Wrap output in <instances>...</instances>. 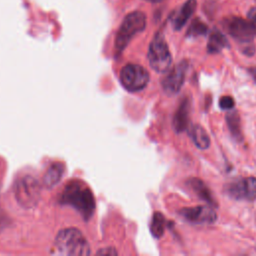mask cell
Listing matches in <instances>:
<instances>
[{
    "mask_svg": "<svg viewBox=\"0 0 256 256\" xmlns=\"http://www.w3.org/2000/svg\"><path fill=\"white\" fill-rule=\"evenodd\" d=\"M60 203L76 209L83 219L88 220L95 211V198L90 188L80 180L70 181L63 189Z\"/></svg>",
    "mask_w": 256,
    "mask_h": 256,
    "instance_id": "obj_1",
    "label": "cell"
},
{
    "mask_svg": "<svg viewBox=\"0 0 256 256\" xmlns=\"http://www.w3.org/2000/svg\"><path fill=\"white\" fill-rule=\"evenodd\" d=\"M55 247L62 255H89L90 245L82 232L76 228H65L55 238Z\"/></svg>",
    "mask_w": 256,
    "mask_h": 256,
    "instance_id": "obj_2",
    "label": "cell"
},
{
    "mask_svg": "<svg viewBox=\"0 0 256 256\" xmlns=\"http://www.w3.org/2000/svg\"><path fill=\"white\" fill-rule=\"evenodd\" d=\"M146 27V16L140 11L129 13L122 21L115 37V50L119 54L129 44L131 39Z\"/></svg>",
    "mask_w": 256,
    "mask_h": 256,
    "instance_id": "obj_3",
    "label": "cell"
},
{
    "mask_svg": "<svg viewBox=\"0 0 256 256\" xmlns=\"http://www.w3.org/2000/svg\"><path fill=\"white\" fill-rule=\"evenodd\" d=\"M148 61L151 68L158 73L167 72L171 66L172 57L168 45L160 33L155 35L149 45Z\"/></svg>",
    "mask_w": 256,
    "mask_h": 256,
    "instance_id": "obj_4",
    "label": "cell"
},
{
    "mask_svg": "<svg viewBox=\"0 0 256 256\" xmlns=\"http://www.w3.org/2000/svg\"><path fill=\"white\" fill-rule=\"evenodd\" d=\"M148 71L137 64H127L120 72V81L123 87L130 92H137L144 89L149 82Z\"/></svg>",
    "mask_w": 256,
    "mask_h": 256,
    "instance_id": "obj_5",
    "label": "cell"
},
{
    "mask_svg": "<svg viewBox=\"0 0 256 256\" xmlns=\"http://www.w3.org/2000/svg\"><path fill=\"white\" fill-rule=\"evenodd\" d=\"M15 196L19 204L24 207L36 205L40 197V185L38 181L31 176L22 177L15 185Z\"/></svg>",
    "mask_w": 256,
    "mask_h": 256,
    "instance_id": "obj_6",
    "label": "cell"
},
{
    "mask_svg": "<svg viewBox=\"0 0 256 256\" xmlns=\"http://www.w3.org/2000/svg\"><path fill=\"white\" fill-rule=\"evenodd\" d=\"M224 191L230 198L253 201L256 199V178L245 177L233 180L226 184Z\"/></svg>",
    "mask_w": 256,
    "mask_h": 256,
    "instance_id": "obj_7",
    "label": "cell"
},
{
    "mask_svg": "<svg viewBox=\"0 0 256 256\" xmlns=\"http://www.w3.org/2000/svg\"><path fill=\"white\" fill-rule=\"evenodd\" d=\"M224 27L235 40L242 43L250 42L256 35V29L251 22L240 17L232 16L225 19Z\"/></svg>",
    "mask_w": 256,
    "mask_h": 256,
    "instance_id": "obj_8",
    "label": "cell"
},
{
    "mask_svg": "<svg viewBox=\"0 0 256 256\" xmlns=\"http://www.w3.org/2000/svg\"><path fill=\"white\" fill-rule=\"evenodd\" d=\"M188 69V62L183 60L179 62L162 80V88L168 96L177 94L185 81V76Z\"/></svg>",
    "mask_w": 256,
    "mask_h": 256,
    "instance_id": "obj_9",
    "label": "cell"
},
{
    "mask_svg": "<svg viewBox=\"0 0 256 256\" xmlns=\"http://www.w3.org/2000/svg\"><path fill=\"white\" fill-rule=\"evenodd\" d=\"M179 213L192 224H213L217 220V214L210 206L186 207L182 208Z\"/></svg>",
    "mask_w": 256,
    "mask_h": 256,
    "instance_id": "obj_10",
    "label": "cell"
},
{
    "mask_svg": "<svg viewBox=\"0 0 256 256\" xmlns=\"http://www.w3.org/2000/svg\"><path fill=\"white\" fill-rule=\"evenodd\" d=\"M189 114H190V100L188 98H183L180 102L178 108L175 111L172 126L175 132H183L189 123Z\"/></svg>",
    "mask_w": 256,
    "mask_h": 256,
    "instance_id": "obj_11",
    "label": "cell"
},
{
    "mask_svg": "<svg viewBox=\"0 0 256 256\" xmlns=\"http://www.w3.org/2000/svg\"><path fill=\"white\" fill-rule=\"evenodd\" d=\"M187 185L190 187V189L203 201L207 202L208 204L215 206L216 201L210 191V189L206 186V184L199 178H190L187 181Z\"/></svg>",
    "mask_w": 256,
    "mask_h": 256,
    "instance_id": "obj_12",
    "label": "cell"
},
{
    "mask_svg": "<svg viewBox=\"0 0 256 256\" xmlns=\"http://www.w3.org/2000/svg\"><path fill=\"white\" fill-rule=\"evenodd\" d=\"M196 0H187L180 8L178 14L173 20V27L175 30H180L190 19L196 9Z\"/></svg>",
    "mask_w": 256,
    "mask_h": 256,
    "instance_id": "obj_13",
    "label": "cell"
},
{
    "mask_svg": "<svg viewBox=\"0 0 256 256\" xmlns=\"http://www.w3.org/2000/svg\"><path fill=\"white\" fill-rule=\"evenodd\" d=\"M229 47V42L225 35L218 29H213L209 34L207 43V51L211 54L219 53L225 48Z\"/></svg>",
    "mask_w": 256,
    "mask_h": 256,
    "instance_id": "obj_14",
    "label": "cell"
},
{
    "mask_svg": "<svg viewBox=\"0 0 256 256\" xmlns=\"http://www.w3.org/2000/svg\"><path fill=\"white\" fill-rule=\"evenodd\" d=\"M191 138L195 146L199 149H207L210 146V138L206 130L198 124H195L191 129Z\"/></svg>",
    "mask_w": 256,
    "mask_h": 256,
    "instance_id": "obj_15",
    "label": "cell"
},
{
    "mask_svg": "<svg viewBox=\"0 0 256 256\" xmlns=\"http://www.w3.org/2000/svg\"><path fill=\"white\" fill-rule=\"evenodd\" d=\"M226 123L230 133L237 141H242L243 134L241 128V120L237 111H229L226 115Z\"/></svg>",
    "mask_w": 256,
    "mask_h": 256,
    "instance_id": "obj_16",
    "label": "cell"
},
{
    "mask_svg": "<svg viewBox=\"0 0 256 256\" xmlns=\"http://www.w3.org/2000/svg\"><path fill=\"white\" fill-rule=\"evenodd\" d=\"M64 172V166L61 163L52 164L47 170L44 176V184L46 187L51 188L54 187L61 179Z\"/></svg>",
    "mask_w": 256,
    "mask_h": 256,
    "instance_id": "obj_17",
    "label": "cell"
},
{
    "mask_svg": "<svg viewBox=\"0 0 256 256\" xmlns=\"http://www.w3.org/2000/svg\"><path fill=\"white\" fill-rule=\"evenodd\" d=\"M165 223L166 221L162 213L155 212L153 214L151 224H150V231L155 238H160L164 234Z\"/></svg>",
    "mask_w": 256,
    "mask_h": 256,
    "instance_id": "obj_18",
    "label": "cell"
},
{
    "mask_svg": "<svg viewBox=\"0 0 256 256\" xmlns=\"http://www.w3.org/2000/svg\"><path fill=\"white\" fill-rule=\"evenodd\" d=\"M207 31H208V28H207L206 24L198 19H195L187 31V36L188 37H198V36L205 35L207 33Z\"/></svg>",
    "mask_w": 256,
    "mask_h": 256,
    "instance_id": "obj_19",
    "label": "cell"
},
{
    "mask_svg": "<svg viewBox=\"0 0 256 256\" xmlns=\"http://www.w3.org/2000/svg\"><path fill=\"white\" fill-rule=\"evenodd\" d=\"M234 99L229 95L222 96L219 99V106L222 110H231L234 107Z\"/></svg>",
    "mask_w": 256,
    "mask_h": 256,
    "instance_id": "obj_20",
    "label": "cell"
},
{
    "mask_svg": "<svg viewBox=\"0 0 256 256\" xmlns=\"http://www.w3.org/2000/svg\"><path fill=\"white\" fill-rule=\"evenodd\" d=\"M97 254H100V255H116L117 251L114 248H112V247L102 248L101 250L97 251Z\"/></svg>",
    "mask_w": 256,
    "mask_h": 256,
    "instance_id": "obj_21",
    "label": "cell"
},
{
    "mask_svg": "<svg viewBox=\"0 0 256 256\" xmlns=\"http://www.w3.org/2000/svg\"><path fill=\"white\" fill-rule=\"evenodd\" d=\"M248 20L256 29V8H252L248 13Z\"/></svg>",
    "mask_w": 256,
    "mask_h": 256,
    "instance_id": "obj_22",
    "label": "cell"
},
{
    "mask_svg": "<svg viewBox=\"0 0 256 256\" xmlns=\"http://www.w3.org/2000/svg\"><path fill=\"white\" fill-rule=\"evenodd\" d=\"M248 71H249L250 75L252 76V78L254 79V81L256 82V67H251L248 69Z\"/></svg>",
    "mask_w": 256,
    "mask_h": 256,
    "instance_id": "obj_23",
    "label": "cell"
},
{
    "mask_svg": "<svg viewBox=\"0 0 256 256\" xmlns=\"http://www.w3.org/2000/svg\"><path fill=\"white\" fill-rule=\"evenodd\" d=\"M149 1H153V2H155V1H159V0H149Z\"/></svg>",
    "mask_w": 256,
    "mask_h": 256,
    "instance_id": "obj_24",
    "label": "cell"
}]
</instances>
